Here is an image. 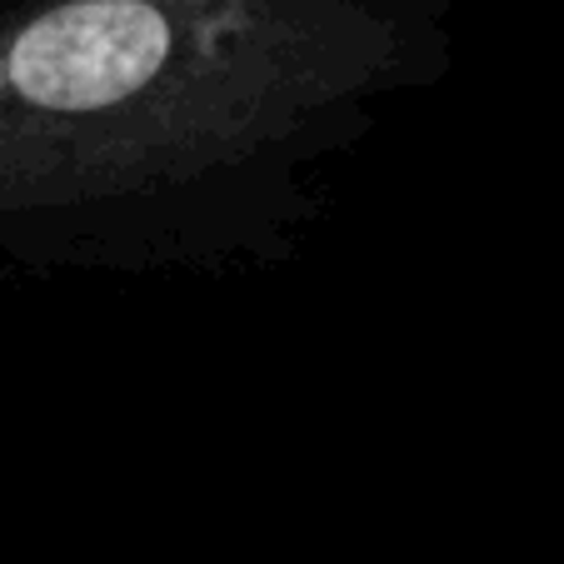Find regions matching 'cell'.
I'll return each mask as SVG.
<instances>
[{
    "mask_svg": "<svg viewBox=\"0 0 564 564\" xmlns=\"http://www.w3.org/2000/svg\"><path fill=\"white\" fill-rule=\"evenodd\" d=\"M465 0H0V280L280 270Z\"/></svg>",
    "mask_w": 564,
    "mask_h": 564,
    "instance_id": "cell-1",
    "label": "cell"
}]
</instances>
